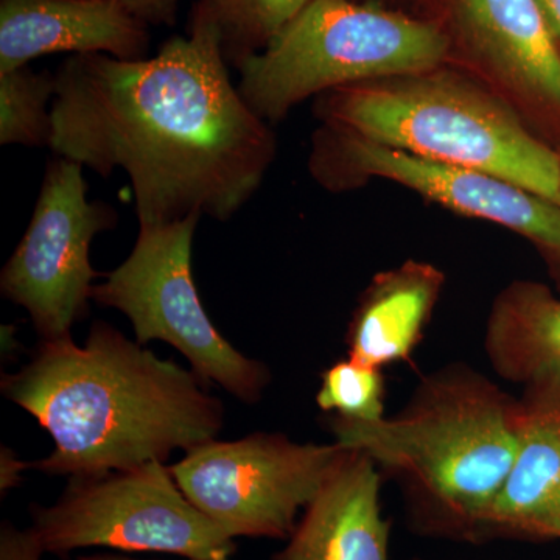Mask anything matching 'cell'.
Instances as JSON below:
<instances>
[{
    "label": "cell",
    "mask_w": 560,
    "mask_h": 560,
    "mask_svg": "<svg viewBox=\"0 0 560 560\" xmlns=\"http://www.w3.org/2000/svg\"><path fill=\"white\" fill-rule=\"evenodd\" d=\"M485 350L503 381L525 386L560 374V298L536 280L504 287L490 307Z\"/></svg>",
    "instance_id": "obj_16"
},
{
    "label": "cell",
    "mask_w": 560,
    "mask_h": 560,
    "mask_svg": "<svg viewBox=\"0 0 560 560\" xmlns=\"http://www.w3.org/2000/svg\"><path fill=\"white\" fill-rule=\"evenodd\" d=\"M560 374L523 386L517 452L488 525V540H559Z\"/></svg>",
    "instance_id": "obj_11"
},
{
    "label": "cell",
    "mask_w": 560,
    "mask_h": 560,
    "mask_svg": "<svg viewBox=\"0 0 560 560\" xmlns=\"http://www.w3.org/2000/svg\"><path fill=\"white\" fill-rule=\"evenodd\" d=\"M28 469L27 460L18 459L10 448H2V477H0V489L2 493L21 485L22 471Z\"/></svg>",
    "instance_id": "obj_22"
},
{
    "label": "cell",
    "mask_w": 560,
    "mask_h": 560,
    "mask_svg": "<svg viewBox=\"0 0 560 560\" xmlns=\"http://www.w3.org/2000/svg\"><path fill=\"white\" fill-rule=\"evenodd\" d=\"M444 283L440 268L419 260L404 261L374 276L346 331L349 359L382 370L410 363Z\"/></svg>",
    "instance_id": "obj_14"
},
{
    "label": "cell",
    "mask_w": 560,
    "mask_h": 560,
    "mask_svg": "<svg viewBox=\"0 0 560 560\" xmlns=\"http://www.w3.org/2000/svg\"><path fill=\"white\" fill-rule=\"evenodd\" d=\"M312 168L329 187L383 178L418 191L459 215L500 224L539 250L560 290V206L489 173L440 164L348 132L319 136Z\"/></svg>",
    "instance_id": "obj_10"
},
{
    "label": "cell",
    "mask_w": 560,
    "mask_h": 560,
    "mask_svg": "<svg viewBox=\"0 0 560 560\" xmlns=\"http://www.w3.org/2000/svg\"><path fill=\"white\" fill-rule=\"evenodd\" d=\"M132 16L147 25H173L179 0H119Z\"/></svg>",
    "instance_id": "obj_21"
},
{
    "label": "cell",
    "mask_w": 560,
    "mask_h": 560,
    "mask_svg": "<svg viewBox=\"0 0 560 560\" xmlns=\"http://www.w3.org/2000/svg\"><path fill=\"white\" fill-rule=\"evenodd\" d=\"M55 442L28 469L98 477L165 463L175 451L215 440L224 407L194 371L97 320L86 345L40 341L32 359L0 382Z\"/></svg>",
    "instance_id": "obj_2"
},
{
    "label": "cell",
    "mask_w": 560,
    "mask_h": 560,
    "mask_svg": "<svg viewBox=\"0 0 560 560\" xmlns=\"http://www.w3.org/2000/svg\"><path fill=\"white\" fill-rule=\"evenodd\" d=\"M79 560H136V559L121 558V556L97 555V556H88V558H81ZM187 560H206V559H187ZM220 560H231V559H220Z\"/></svg>",
    "instance_id": "obj_24"
},
{
    "label": "cell",
    "mask_w": 560,
    "mask_h": 560,
    "mask_svg": "<svg viewBox=\"0 0 560 560\" xmlns=\"http://www.w3.org/2000/svg\"><path fill=\"white\" fill-rule=\"evenodd\" d=\"M548 27L560 43V0H537Z\"/></svg>",
    "instance_id": "obj_23"
},
{
    "label": "cell",
    "mask_w": 560,
    "mask_h": 560,
    "mask_svg": "<svg viewBox=\"0 0 560 560\" xmlns=\"http://www.w3.org/2000/svg\"><path fill=\"white\" fill-rule=\"evenodd\" d=\"M448 39L434 24L355 0H311L267 49L235 68L257 116L279 121L312 95L430 72Z\"/></svg>",
    "instance_id": "obj_5"
},
{
    "label": "cell",
    "mask_w": 560,
    "mask_h": 560,
    "mask_svg": "<svg viewBox=\"0 0 560 560\" xmlns=\"http://www.w3.org/2000/svg\"><path fill=\"white\" fill-rule=\"evenodd\" d=\"M331 130L440 164L489 173L558 201L560 153L500 98L430 72L349 84L319 95Z\"/></svg>",
    "instance_id": "obj_4"
},
{
    "label": "cell",
    "mask_w": 560,
    "mask_h": 560,
    "mask_svg": "<svg viewBox=\"0 0 560 560\" xmlns=\"http://www.w3.org/2000/svg\"><path fill=\"white\" fill-rule=\"evenodd\" d=\"M200 219L191 213L175 223L140 226L130 256L94 285L92 300L124 313L140 345L168 342L206 385L217 383L235 399L256 404L270 385V371L217 330L195 285L191 245Z\"/></svg>",
    "instance_id": "obj_6"
},
{
    "label": "cell",
    "mask_w": 560,
    "mask_h": 560,
    "mask_svg": "<svg viewBox=\"0 0 560 560\" xmlns=\"http://www.w3.org/2000/svg\"><path fill=\"white\" fill-rule=\"evenodd\" d=\"M44 555L39 540L31 528L18 529L5 522L0 529V560H40Z\"/></svg>",
    "instance_id": "obj_20"
},
{
    "label": "cell",
    "mask_w": 560,
    "mask_h": 560,
    "mask_svg": "<svg viewBox=\"0 0 560 560\" xmlns=\"http://www.w3.org/2000/svg\"><path fill=\"white\" fill-rule=\"evenodd\" d=\"M311 0H200L195 10L220 33L223 54L237 66L270 46Z\"/></svg>",
    "instance_id": "obj_17"
},
{
    "label": "cell",
    "mask_w": 560,
    "mask_h": 560,
    "mask_svg": "<svg viewBox=\"0 0 560 560\" xmlns=\"http://www.w3.org/2000/svg\"><path fill=\"white\" fill-rule=\"evenodd\" d=\"M411 560H423V559H411Z\"/></svg>",
    "instance_id": "obj_26"
},
{
    "label": "cell",
    "mask_w": 560,
    "mask_h": 560,
    "mask_svg": "<svg viewBox=\"0 0 560 560\" xmlns=\"http://www.w3.org/2000/svg\"><path fill=\"white\" fill-rule=\"evenodd\" d=\"M55 73L28 66L0 72V143L50 147Z\"/></svg>",
    "instance_id": "obj_18"
},
{
    "label": "cell",
    "mask_w": 560,
    "mask_h": 560,
    "mask_svg": "<svg viewBox=\"0 0 560 560\" xmlns=\"http://www.w3.org/2000/svg\"><path fill=\"white\" fill-rule=\"evenodd\" d=\"M386 385L382 368L340 360L323 372L316 405L324 412L359 422L385 419Z\"/></svg>",
    "instance_id": "obj_19"
},
{
    "label": "cell",
    "mask_w": 560,
    "mask_h": 560,
    "mask_svg": "<svg viewBox=\"0 0 560 560\" xmlns=\"http://www.w3.org/2000/svg\"><path fill=\"white\" fill-rule=\"evenodd\" d=\"M116 223L113 208L88 201L80 164L61 156L47 164L31 224L0 275L3 296L27 311L40 341L72 337L88 315L101 276L91 243Z\"/></svg>",
    "instance_id": "obj_9"
},
{
    "label": "cell",
    "mask_w": 560,
    "mask_h": 560,
    "mask_svg": "<svg viewBox=\"0 0 560 560\" xmlns=\"http://www.w3.org/2000/svg\"><path fill=\"white\" fill-rule=\"evenodd\" d=\"M149 43L119 0H0V72L62 51L140 60Z\"/></svg>",
    "instance_id": "obj_12"
},
{
    "label": "cell",
    "mask_w": 560,
    "mask_h": 560,
    "mask_svg": "<svg viewBox=\"0 0 560 560\" xmlns=\"http://www.w3.org/2000/svg\"><path fill=\"white\" fill-rule=\"evenodd\" d=\"M559 540H560V533H559Z\"/></svg>",
    "instance_id": "obj_27"
},
{
    "label": "cell",
    "mask_w": 560,
    "mask_h": 560,
    "mask_svg": "<svg viewBox=\"0 0 560 560\" xmlns=\"http://www.w3.org/2000/svg\"><path fill=\"white\" fill-rule=\"evenodd\" d=\"M345 452L285 434L208 441L171 466L184 495L230 536L287 540Z\"/></svg>",
    "instance_id": "obj_8"
},
{
    "label": "cell",
    "mask_w": 560,
    "mask_h": 560,
    "mask_svg": "<svg viewBox=\"0 0 560 560\" xmlns=\"http://www.w3.org/2000/svg\"><path fill=\"white\" fill-rule=\"evenodd\" d=\"M31 529L51 555L103 547L220 560L237 550L234 537L190 503L161 460L70 478L57 503L33 508Z\"/></svg>",
    "instance_id": "obj_7"
},
{
    "label": "cell",
    "mask_w": 560,
    "mask_h": 560,
    "mask_svg": "<svg viewBox=\"0 0 560 560\" xmlns=\"http://www.w3.org/2000/svg\"><path fill=\"white\" fill-rule=\"evenodd\" d=\"M335 442L361 451L399 485L412 533L482 544L518 440V397L453 361L416 386L407 407L378 422L330 416Z\"/></svg>",
    "instance_id": "obj_3"
},
{
    "label": "cell",
    "mask_w": 560,
    "mask_h": 560,
    "mask_svg": "<svg viewBox=\"0 0 560 560\" xmlns=\"http://www.w3.org/2000/svg\"><path fill=\"white\" fill-rule=\"evenodd\" d=\"M382 471L361 451L345 448L285 548L271 560H389L382 511Z\"/></svg>",
    "instance_id": "obj_13"
},
{
    "label": "cell",
    "mask_w": 560,
    "mask_h": 560,
    "mask_svg": "<svg viewBox=\"0 0 560 560\" xmlns=\"http://www.w3.org/2000/svg\"><path fill=\"white\" fill-rule=\"evenodd\" d=\"M228 66L219 31L198 10L189 35L156 57L72 55L55 73L50 149L103 178L127 173L140 226L191 213L228 221L276 153L270 127Z\"/></svg>",
    "instance_id": "obj_1"
},
{
    "label": "cell",
    "mask_w": 560,
    "mask_h": 560,
    "mask_svg": "<svg viewBox=\"0 0 560 560\" xmlns=\"http://www.w3.org/2000/svg\"><path fill=\"white\" fill-rule=\"evenodd\" d=\"M470 39L504 80L560 110V47L537 0H458Z\"/></svg>",
    "instance_id": "obj_15"
},
{
    "label": "cell",
    "mask_w": 560,
    "mask_h": 560,
    "mask_svg": "<svg viewBox=\"0 0 560 560\" xmlns=\"http://www.w3.org/2000/svg\"><path fill=\"white\" fill-rule=\"evenodd\" d=\"M556 202H558V205L560 206V195H559L558 201H556Z\"/></svg>",
    "instance_id": "obj_25"
}]
</instances>
